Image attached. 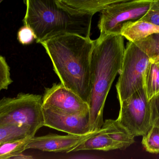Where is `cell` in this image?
Segmentation results:
<instances>
[{
  "label": "cell",
  "mask_w": 159,
  "mask_h": 159,
  "mask_svg": "<svg viewBox=\"0 0 159 159\" xmlns=\"http://www.w3.org/2000/svg\"><path fill=\"white\" fill-rule=\"evenodd\" d=\"M61 83L89 103L91 57L94 40L76 34H64L41 43Z\"/></svg>",
  "instance_id": "obj_1"
},
{
  "label": "cell",
  "mask_w": 159,
  "mask_h": 159,
  "mask_svg": "<svg viewBox=\"0 0 159 159\" xmlns=\"http://www.w3.org/2000/svg\"><path fill=\"white\" fill-rule=\"evenodd\" d=\"M123 36L110 34L94 40L91 57L90 132L102 127L106 99L112 83L120 74L125 48Z\"/></svg>",
  "instance_id": "obj_2"
},
{
  "label": "cell",
  "mask_w": 159,
  "mask_h": 159,
  "mask_svg": "<svg viewBox=\"0 0 159 159\" xmlns=\"http://www.w3.org/2000/svg\"><path fill=\"white\" fill-rule=\"evenodd\" d=\"M26 12L24 25L32 29L36 42L64 34L90 38L93 14L71 8L62 0H24Z\"/></svg>",
  "instance_id": "obj_3"
},
{
  "label": "cell",
  "mask_w": 159,
  "mask_h": 159,
  "mask_svg": "<svg viewBox=\"0 0 159 159\" xmlns=\"http://www.w3.org/2000/svg\"><path fill=\"white\" fill-rule=\"evenodd\" d=\"M15 123L26 126L35 136L44 126L43 96L20 93L0 100V124Z\"/></svg>",
  "instance_id": "obj_4"
},
{
  "label": "cell",
  "mask_w": 159,
  "mask_h": 159,
  "mask_svg": "<svg viewBox=\"0 0 159 159\" xmlns=\"http://www.w3.org/2000/svg\"><path fill=\"white\" fill-rule=\"evenodd\" d=\"M150 62L148 56L135 43L129 41L116 86L120 103L144 87L145 71Z\"/></svg>",
  "instance_id": "obj_5"
},
{
  "label": "cell",
  "mask_w": 159,
  "mask_h": 159,
  "mask_svg": "<svg viewBox=\"0 0 159 159\" xmlns=\"http://www.w3.org/2000/svg\"><path fill=\"white\" fill-rule=\"evenodd\" d=\"M153 0H134L112 4L101 11L98 24L99 39L110 34H121L124 24L139 21L145 15Z\"/></svg>",
  "instance_id": "obj_6"
},
{
  "label": "cell",
  "mask_w": 159,
  "mask_h": 159,
  "mask_svg": "<svg viewBox=\"0 0 159 159\" xmlns=\"http://www.w3.org/2000/svg\"><path fill=\"white\" fill-rule=\"evenodd\" d=\"M117 120L135 137L144 136L152 126L150 101L145 87L120 103Z\"/></svg>",
  "instance_id": "obj_7"
},
{
  "label": "cell",
  "mask_w": 159,
  "mask_h": 159,
  "mask_svg": "<svg viewBox=\"0 0 159 159\" xmlns=\"http://www.w3.org/2000/svg\"><path fill=\"white\" fill-rule=\"evenodd\" d=\"M43 107L70 114L90 115L88 103L61 82L45 88Z\"/></svg>",
  "instance_id": "obj_8"
},
{
  "label": "cell",
  "mask_w": 159,
  "mask_h": 159,
  "mask_svg": "<svg viewBox=\"0 0 159 159\" xmlns=\"http://www.w3.org/2000/svg\"><path fill=\"white\" fill-rule=\"evenodd\" d=\"M44 126L68 134L84 135L90 132V115L73 114L43 107Z\"/></svg>",
  "instance_id": "obj_9"
},
{
  "label": "cell",
  "mask_w": 159,
  "mask_h": 159,
  "mask_svg": "<svg viewBox=\"0 0 159 159\" xmlns=\"http://www.w3.org/2000/svg\"><path fill=\"white\" fill-rule=\"evenodd\" d=\"M94 132L84 135L68 134L66 135H60L49 134L42 136H34L28 144L27 149H33L43 152L69 153L73 152L76 147L90 137Z\"/></svg>",
  "instance_id": "obj_10"
},
{
  "label": "cell",
  "mask_w": 159,
  "mask_h": 159,
  "mask_svg": "<svg viewBox=\"0 0 159 159\" xmlns=\"http://www.w3.org/2000/svg\"><path fill=\"white\" fill-rule=\"evenodd\" d=\"M159 33V26L139 20L124 24L121 35L129 41L136 42L152 34Z\"/></svg>",
  "instance_id": "obj_11"
},
{
  "label": "cell",
  "mask_w": 159,
  "mask_h": 159,
  "mask_svg": "<svg viewBox=\"0 0 159 159\" xmlns=\"http://www.w3.org/2000/svg\"><path fill=\"white\" fill-rule=\"evenodd\" d=\"M115 149H120V146L109 136L105 130L101 127L94 132L90 137L76 147L73 152L90 150L108 151Z\"/></svg>",
  "instance_id": "obj_12"
},
{
  "label": "cell",
  "mask_w": 159,
  "mask_h": 159,
  "mask_svg": "<svg viewBox=\"0 0 159 159\" xmlns=\"http://www.w3.org/2000/svg\"><path fill=\"white\" fill-rule=\"evenodd\" d=\"M109 136L125 149L134 142V136L118 120H107L102 126Z\"/></svg>",
  "instance_id": "obj_13"
},
{
  "label": "cell",
  "mask_w": 159,
  "mask_h": 159,
  "mask_svg": "<svg viewBox=\"0 0 159 159\" xmlns=\"http://www.w3.org/2000/svg\"><path fill=\"white\" fill-rule=\"evenodd\" d=\"M34 136L26 126L15 123L0 124V144Z\"/></svg>",
  "instance_id": "obj_14"
},
{
  "label": "cell",
  "mask_w": 159,
  "mask_h": 159,
  "mask_svg": "<svg viewBox=\"0 0 159 159\" xmlns=\"http://www.w3.org/2000/svg\"><path fill=\"white\" fill-rule=\"evenodd\" d=\"M73 9L94 15L109 5L134 0H62Z\"/></svg>",
  "instance_id": "obj_15"
},
{
  "label": "cell",
  "mask_w": 159,
  "mask_h": 159,
  "mask_svg": "<svg viewBox=\"0 0 159 159\" xmlns=\"http://www.w3.org/2000/svg\"><path fill=\"white\" fill-rule=\"evenodd\" d=\"M144 87L149 99L159 93V61L150 60L145 71Z\"/></svg>",
  "instance_id": "obj_16"
},
{
  "label": "cell",
  "mask_w": 159,
  "mask_h": 159,
  "mask_svg": "<svg viewBox=\"0 0 159 159\" xmlns=\"http://www.w3.org/2000/svg\"><path fill=\"white\" fill-rule=\"evenodd\" d=\"M31 138H28L0 144V159H12L14 156L23 153L27 150V146Z\"/></svg>",
  "instance_id": "obj_17"
},
{
  "label": "cell",
  "mask_w": 159,
  "mask_h": 159,
  "mask_svg": "<svg viewBox=\"0 0 159 159\" xmlns=\"http://www.w3.org/2000/svg\"><path fill=\"white\" fill-rule=\"evenodd\" d=\"M134 43L148 56L150 60L159 61V33Z\"/></svg>",
  "instance_id": "obj_18"
},
{
  "label": "cell",
  "mask_w": 159,
  "mask_h": 159,
  "mask_svg": "<svg viewBox=\"0 0 159 159\" xmlns=\"http://www.w3.org/2000/svg\"><path fill=\"white\" fill-rule=\"evenodd\" d=\"M142 144L149 152L159 153V126L152 125L148 133L143 136Z\"/></svg>",
  "instance_id": "obj_19"
},
{
  "label": "cell",
  "mask_w": 159,
  "mask_h": 159,
  "mask_svg": "<svg viewBox=\"0 0 159 159\" xmlns=\"http://www.w3.org/2000/svg\"><path fill=\"white\" fill-rule=\"evenodd\" d=\"M13 80L11 78L10 67L4 57H0V91L7 90Z\"/></svg>",
  "instance_id": "obj_20"
},
{
  "label": "cell",
  "mask_w": 159,
  "mask_h": 159,
  "mask_svg": "<svg viewBox=\"0 0 159 159\" xmlns=\"http://www.w3.org/2000/svg\"><path fill=\"white\" fill-rule=\"evenodd\" d=\"M140 20L159 26V0H153L148 11Z\"/></svg>",
  "instance_id": "obj_21"
},
{
  "label": "cell",
  "mask_w": 159,
  "mask_h": 159,
  "mask_svg": "<svg viewBox=\"0 0 159 159\" xmlns=\"http://www.w3.org/2000/svg\"><path fill=\"white\" fill-rule=\"evenodd\" d=\"M36 39V36L32 29L28 26L22 27L17 33V40L23 45L31 44Z\"/></svg>",
  "instance_id": "obj_22"
},
{
  "label": "cell",
  "mask_w": 159,
  "mask_h": 159,
  "mask_svg": "<svg viewBox=\"0 0 159 159\" xmlns=\"http://www.w3.org/2000/svg\"><path fill=\"white\" fill-rule=\"evenodd\" d=\"M150 101L152 125L159 126V93L150 99Z\"/></svg>",
  "instance_id": "obj_23"
},
{
  "label": "cell",
  "mask_w": 159,
  "mask_h": 159,
  "mask_svg": "<svg viewBox=\"0 0 159 159\" xmlns=\"http://www.w3.org/2000/svg\"><path fill=\"white\" fill-rule=\"evenodd\" d=\"M12 159H33V157L31 155H25L23 153H21L14 156Z\"/></svg>",
  "instance_id": "obj_24"
},
{
  "label": "cell",
  "mask_w": 159,
  "mask_h": 159,
  "mask_svg": "<svg viewBox=\"0 0 159 159\" xmlns=\"http://www.w3.org/2000/svg\"><path fill=\"white\" fill-rule=\"evenodd\" d=\"M3 0H0V2H2L3 1Z\"/></svg>",
  "instance_id": "obj_25"
}]
</instances>
